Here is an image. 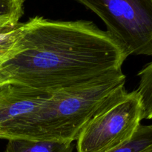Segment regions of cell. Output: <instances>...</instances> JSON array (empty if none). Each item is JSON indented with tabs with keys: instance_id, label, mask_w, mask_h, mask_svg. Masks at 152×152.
I'll use <instances>...</instances> for the list:
<instances>
[{
	"instance_id": "obj_1",
	"label": "cell",
	"mask_w": 152,
	"mask_h": 152,
	"mask_svg": "<svg viewBox=\"0 0 152 152\" xmlns=\"http://www.w3.org/2000/svg\"><path fill=\"white\" fill-rule=\"evenodd\" d=\"M129 54L91 21L34 16L0 62V85L54 94L122 71Z\"/></svg>"
},
{
	"instance_id": "obj_2",
	"label": "cell",
	"mask_w": 152,
	"mask_h": 152,
	"mask_svg": "<svg viewBox=\"0 0 152 152\" xmlns=\"http://www.w3.org/2000/svg\"><path fill=\"white\" fill-rule=\"evenodd\" d=\"M122 71L88 84L56 92L32 112L21 116L4 139L77 141L89 120L125 89Z\"/></svg>"
},
{
	"instance_id": "obj_3",
	"label": "cell",
	"mask_w": 152,
	"mask_h": 152,
	"mask_svg": "<svg viewBox=\"0 0 152 152\" xmlns=\"http://www.w3.org/2000/svg\"><path fill=\"white\" fill-rule=\"evenodd\" d=\"M137 90L123 91L107 102L83 127L77 140V152H108L133 137L142 120Z\"/></svg>"
},
{
	"instance_id": "obj_4",
	"label": "cell",
	"mask_w": 152,
	"mask_h": 152,
	"mask_svg": "<svg viewBox=\"0 0 152 152\" xmlns=\"http://www.w3.org/2000/svg\"><path fill=\"white\" fill-rule=\"evenodd\" d=\"M96 13L129 55L152 56V0H74Z\"/></svg>"
},
{
	"instance_id": "obj_5",
	"label": "cell",
	"mask_w": 152,
	"mask_h": 152,
	"mask_svg": "<svg viewBox=\"0 0 152 152\" xmlns=\"http://www.w3.org/2000/svg\"><path fill=\"white\" fill-rule=\"evenodd\" d=\"M54 94L13 85H0V139H4L9 129L21 116L32 112Z\"/></svg>"
},
{
	"instance_id": "obj_6",
	"label": "cell",
	"mask_w": 152,
	"mask_h": 152,
	"mask_svg": "<svg viewBox=\"0 0 152 152\" xmlns=\"http://www.w3.org/2000/svg\"><path fill=\"white\" fill-rule=\"evenodd\" d=\"M73 142L31 140H9L4 152H73Z\"/></svg>"
},
{
	"instance_id": "obj_7",
	"label": "cell",
	"mask_w": 152,
	"mask_h": 152,
	"mask_svg": "<svg viewBox=\"0 0 152 152\" xmlns=\"http://www.w3.org/2000/svg\"><path fill=\"white\" fill-rule=\"evenodd\" d=\"M152 151V125H140L130 140L108 152H149Z\"/></svg>"
},
{
	"instance_id": "obj_8",
	"label": "cell",
	"mask_w": 152,
	"mask_h": 152,
	"mask_svg": "<svg viewBox=\"0 0 152 152\" xmlns=\"http://www.w3.org/2000/svg\"><path fill=\"white\" fill-rule=\"evenodd\" d=\"M140 83L137 91L141 98L142 120H152V62L138 73Z\"/></svg>"
},
{
	"instance_id": "obj_9",
	"label": "cell",
	"mask_w": 152,
	"mask_h": 152,
	"mask_svg": "<svg viewBox=\"0 0 152 152\" xmlns=\"http://www.w3.org/2000/svg\"><path fill=\"white\" fill-rule=\"evenodd\" d=\"M24 13V0H0V29L14 26Z\"/></svg>"
},
{
	"instance_id": "obj_10",
	"label": "cell",
	"mask_w": 152,
	"mask_h": 152,
	"mask_svg": "<svg viewBox=\"0 0 152 152\" xmlns=\"http://www.w3.org/2000/svg\"><path fill=\"white\" fill-rule=\"evenodd\" d=\"M149 152H152V151H149Z\"/></svg>"
}]
</instances>
